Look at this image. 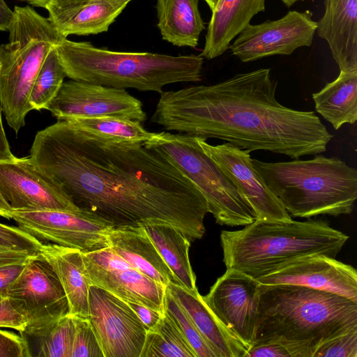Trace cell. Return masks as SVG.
Masks as SVG:
<instances>
[{"instance_id":"37","label":"cell","mask_w":357,"mask_h":357,"mask_svg":"<svg viewBox=\"0 0 357 357\" xmlns=\"http://www.w3.org/2000/svg\"><path fill=\"white\" fill-rule=\"evenodd\" d=\"M0 357H31L24 337L0 329Z\"/></svg>"},{"instance_id":"5","label":"cell","mask_w":357,"mask_h":357,"mask_svg":"<svg viewBox=\"0 0 357 357\" xmlns=\"http://www.w3.org/2000/svg\"><path fill=\"white\" fill-rule=\"evenodd\" d=\"M56 49L66 77L73 80L160 93L167 84L202 79L200 54L116 52L67 38Z\"/></svg>"},{"instance_id":"10","label":"cell","mask_w":357,"mask_h":357,"mask_svg":"<svg viewBox=\"0 0 357 357\" xmlns=\"http://www.w3.org/2000/svg\"><path fill=\"white\" fill-rule=\"evenodd\" d=\"M6 295L27 321L30 333L47 327L69 313L68 300L51 265L38 252L26 262Z\"/></svg>"},{"instance_id":"34","label":"cell","mask_w":357,"mask_h":357,"mask_svg":"<svg viewBox=\"0 0 357 357\" xmlns=\"http://www.w3.org/2000/svg\"><path fill=\"white\" fill-rule=\"evenodd\" d=\"M313 357H357V326L322 343Z\"/></svg>"},{"instance_id":"42","label":"cell","mask_w":357,"mask_h":357,"mask_svg":"<svg viewBox=\"0 0 357 357\" xmlns=\"http://www.w3.org/2000/svg\"><path fill=\"white\" fill-rule=\"evenodd\" d=\"M1 109L0 107V162L8 161L15 158L12 153L2 123Z\"/></svg>"},{"instance_id":"15","label":"cell","mask_w":357,"mask_h":357,"mask_svg":"<svg viewBox=\"0 0 357 357\" xmlns=\"http://www.w3.org/2000/svg\"><path fill=\"white\" fill-rule=\"evenodd\" d=\"M82 257L91 284L126 303L165 312L166 287L139 272L109 247L82 252Z\"/></svg>"},{"instance_id":"21","label":"cell","mask_w":357,"mask_h":357,"mask_svg":"<svg viewBox=\"0 0 357 357\" xmlns=\"http://www.w3.org/2000/svg\"><path fill=\"white\" fill-rule=\"evenodd\" d=\"M109 247L139 272L167 287L178 283L142 226H114Z\"/></svg>"},{"instance_id":"6","label":"cell","mask_w":357,"mask_h":357,"mask_svg":"<svg viewBox=\"0 0 357 357\" xmlns=\"http://www.w3.org/2000/svg\"><path fill=\"white\" fill-rule=\"evenodd\" d=\"M254 168L292 216L350 214L357 198V170L335 157L266 162Z\"/></svg>"},{"instance_id":"7","label":"cell","mask_w":357,"mask_h":357,"mask_svg":"<svg viewBox=\"0 0 357 357\" xmlns=\"http://www.w3.org/2000/svg\"><path fill=\"white\" fill-rule=\"evenodd\" d=\"M9 40L0 45V107L16 134L32 110L29 95L50 51L66 38L30 6H15Z\"/></svg>"},{"instance_id":"18","label":"cell","mask_w":357,"mask_h":357,"mask_svg":"<svg viewBox=\"0 0 357 357\" xmlns=\"http://www.w3.org/2000/svg\"><path fill=\"white\" fill-rule=\"evenodd\" d=\"M255 279L260 284H291L319 289L357 303L356 270L324 255L300 257Z\"/></svg>"},{"instance_id":"22","label":"cell","mask_w":357,"mask_h":357,"mask_svg":"<svg viewBox=\"0 0 357 357\" xmlns=\"http://www.w3.org/2000/svg\"><path fill=\"white\" fill-rule=\"evenodd\" d=\"M167 287L218 357H245L250 347L217 319L197 289L189 290L174 282Z\"/></svg>"},{"instance_id":"43","label":"cell","mask_w":357,"mask_h":357,"mask_svg":"<svg viewBox=\"0 0 357 357\" xmlns=\"http://www.w3.org/2000/svg\"><path fill=\"white\" fill-rule=\"evenodd\" d=\"M13 15V10L7 6L4 0H0V31H8Z\"/></svg>"},{"instance_id":"44","label":"cell","mask_w":357,"mask_h":357,"mask_svg":"<svg viewBox=\"0 0 357 357\" xmlns=\"http://www.w3.org/2000/svg\"><path fill=\"white\" fill-rule=\"evenodd\" d=\"M12 211L10 205L5 201L0 194V216L10 220V213Z\"/></svg>"},{"instance_id":"1","label":"cell","mask_w":357,"mask_h":357,"mask_svg":"<svg viewBox=\"0 0 357 357\" xmlns=\"http://www.w3.org/2000/svg\"><path fill=\"white\" fill-rule=\"evenodd\" d=\"M29 158L78 208L115 226H172L190 241L205 233L202 194L144 142L98 138L58 120L37 132Z\"/></svg>"},{"instance_id":"8","label":"cell","mask_w":357,"mask_h":357,"mask_svg":"<svg viewBox=\"0 0 357 357\" xmlns=\"http://www.w3.org/2000/svg\"><path fill=\"white\" fill-rule=\"evenodd\" d=\"M144 144L171 162L195 184L206 199L208 213L218 224L245 226L256 220L251 206L204 151L197 137L184 133L155 132Z\"/></svg>"},{"instance_id":"27","label":"cell","mask_w":357,"mask_h":357,"mask_svg":"<svg viewBox=\"0 0 357 357\" xmlns=\"http://www.w3.org/2000/svg\"><path fill=\"white\" fill-rule=\"evenodd\" d=\"M155 245L178 284L189 290L197 289L196 276L189 259L190 241L180 229L172 226H142Z\"/></svg>"},{"instance_id":"9","label":"cell","mask_w":357,"mask_h":357,"mask_svg":"<svg viewBox=\"0 0 357 357\" xmlns=\"http://www.w3.org/2000/svg\"><path fill=\"white\" fill-rule=\"evenodd\" d=\"M10 220L40 241L78 249L82 252L109 247L107 235L115 226L97 214L82 208L12 210Z\"/></svg>"},{"instance_id":"14","label":"cell","mask_w":357,"mask_h":357,"mask_svg":"<svg viewBox=\"0 0 357 357\" xmlns=\"http://www.w3.org/2000/svg\"><path fill=\"white\" fill-rule=\"evenodd\" d=\"M202 298L217 319L249 347L254 343L259 306V282L227 268Z\"/></svg>"},{"instance_id":"20","label":"cell","mask_w":357,"mask_h":357,"mask_svg":"<svg viewBox=\"0 0 357 357\" xmlns=\"http://www.w3.org/2000/svg\"><path fill=\"white\" fill-rule=\"evenodd\" d=\"M317 35L328 44L340 70H357V0H324Z\"/></svg>"},{"instance_id":"41","label":"cell","mask_w":357,"mask_h":357,"mask_svg":"<svg viewBox=\"0 0 357 357\" xmlns=\"http://www.w3.org/2000/svg\"><path fill=\"white\" fill-rule=\"evenodd\" d=\"M36 254L0 245V266L24 262Z\"/></svg>"},{"instance_id":"3","label":"cell","mask_w":357,"mask_h":357,"mask_svg":"<svg viewBox=\"0 0 357 357\" xmlns=\"http://www.w3.org/2000/svg\"><path fill=\"white\" fill-rule=\"evenodd\" d=\"M355 326L357 303L351 300L301 285L259 283L253 344L281 342L313 357L322 343Z\"/></svg>"},{"instance_id":"26","label":"cell","mask_w":357,"mask_h":357,"mask_svg":"<svg viewBox=\"0 0 357 357\" xmlns=\"http://www.w3.org/2000/svg\"><path fill=\"white\" fill-rule=\"evenodd\" d=\"M316 111L338 130L357 120V70H340L337 78L312 95Z\"/></svg>"},{"instance_id":"13","label":"cell","mask_w":357,"mask_h":357,"mask_svg":"<svg viewBox=\"0 0 357 357\" xmlns=\"http://www.w3.org/2000/svg\"><path fill=\"white\" fill-rule=\"evenodd\" d=\"M309 10L289 11L276 20L248 24L229 48L241 61H254L273 55H290L301 47H310L317 22Z\"/></svg>"},{"instance_id":"48","label":"cell","mask_w":357,"mask_h":357,"mask_svg":"<svg viewBox=\"0 0 357 357\" xmlns=\"http://www.w3.org/2000/svg\"><path fill=\"white\" fill-rule=\"evenodd\" d=\"M123 1H126V2H127L128 3L132 0H123Z\"/></svg>"},{"instance_id":"31","label":"cell","mask_w":357,"mask_h":357,"mask_svg":"<svg viewBox=\"0 0 357 357\" xmlns=\"http://www.w3.org/2000/svg\"><path fill=\"white\" fill-rule=\"evenodd\" d=\"M66 77L54 47L44 60L34 81L29 102L33 109H46L58 93Z\"/></svg>"},{"instance_id":"35","label":"cell","mask_w":357,"mask_h":357,"mask_svg":"<svg viewBox=\"0 0 357 357\" xmlns=\"http://www.w3.org/2000/svg\"><path fill=\"white\" fill-rule=\"evenodd\" d=\"M43 243L19 227L0 222V245L31 253L39 252Z\"/></svg>"},{"instance_id":"24","label":"cell","mask_w":357,"mask_h":357,"mask_svg":"<svg viewBox=\"0 0 357 357\" xmlns=\"http://www.w3.org/2000/svg\"><path fill=\"white\" fill-rule=\"evenodd\" d=\"M39 253L51 265L66 296L69 313L74 317L88 318L89 289L82 252L54 243H43Z\"/></svg>"},{"instance_id":"19","label":"cell","mask_w":357,"mask_h":357,"mask_svg":"<svg viewBox=\"0 0 357 357\" xmlns=\"http://www.w3.org/2000/svg\"><path fill=\"white\" fill-rule=\"evenodd\" d=\"M127 4L123 0H50L45 8L54 27L67 38L106 32Z\"/></svg>"},{"instance_id":"39","label":"cell","mask_w":357,"mask_h":357,"mask_svg":"<svg viewBox=\"0 0 357 357\" xmlns=\"http://www.w3.org/2000/svg\"><path fill=\"white\" fill-rule=\"evenodd\" d=\"M137 314L146 331L156 326L162 318L163 314L137 303H127Z\"/></svg>"},{"instance_id":"30","label":"cell","mask_w":357,"mask_h":357,"mask_svg":"<svg viewBox=\"0 0 357 357\" xmlns=\"http://www.w3.org/2000/svg\"><path fill=\"white\" fill-rule=\"evenodd\" d=\"M66 121L89 135L119 142H145L155 133L144 129L138 121L116 117L77 118Z\"/></svg>"},{"instance_id":"16","label":"cell","mask_w":357,"mask_h":357,"mask_svg":"<svg viewBox=\"0 0 357 357\" xmlns=\"http://www.w3.org/2000/svg\"><path fill=\"white\" fill-rule=\"evenodd\" d=\"M204 151L230 179L255 212L256 220L289 221V213L254 168L250 151L229 142L211 145L197 137Z\"/></svg>"},{"instance_id":"12","label":"cell","mask_w":357,"mask_h":357,"mask_svg":"<svg viewBox=\"0 0 357 357\" xmlns=\"http://www.w3.org/2000/svg\"><path fill=\"white\" fill-rule=\"evenodd\" d=\"M47 110L58 120L116 117L144 122L142 102L126 89L82 81L63 82Z\"/></svg>"},{"instance_id":"23","label":"cell","mask_w":357,"mask_h":357,"mask_svg":"<svg viewBox=\"0 0 357 357\" xmlns=\"http://www.w3.org/2000/svg\"><path fill=\"white\" fill-rule=\"evenodd\" d=\"M266 0H218L207 28L201 56L213 59L225 52L231 42L265 10Z\"/></svg>"},{"instance_id":"45","label":"cell","mask_w":357,"mask_h":357,"mask_svg":"<svg viewBox=\"0 0 357 357\" xmlns=\"http://www.w3.org/2000/svg\"><path fill=\"white\" fill-rule=\"evenodd\" d=\"M23 1H26L29 3L31 5H34L36 6L43 7L45 8L47 3L50 0H20Z\"/></svg>"},{"instance_id":"46","label":"cell","mask_w":357,"mask_h":357,"mask_svg":"<svg viewBox=\"0 0 357 357\" xmlns=\"http://www.w3.org/2000/svg\"><path fill=\"white\" fill-rule=\"evenodd\" d=\"M282 2L288 8L291 7L294 3L298 1L303 0H281Z\"/></svg>"},{"instance_id":"25","label":"cell","mask_w":357,"mask_h":357,"mask_svg":"<svg viewBox=\"0 0 357 357\" xmlns=\"http://www.w3.org/2000/svg\"><path fill=\"white\" fill-rule=\"evenodd\" d=\"M199 0H157L158 27L163 40L178 47H195L205 24Z\"/></svg>"},{"instance_id":"4","label":"cell","mask_w":357,"mask_h":357,"mask_svg":"<svg viewBox=\"0 0 357 357\" xmlns=\"http://www.w3.org/2000/svg\"><path fill=\"white\" fill-rule=\"evenodd\" d=\"M349 236L322 220H255L241 229L220 233L223 262L254 278L312 255L335 257Z\"/></svg>"},{"instance_id":"40","label":"cell","mask_w":357,"mask_h":357,"mask_svg":"<svg viewBox=\"0 0 357 357\" xmlns=\"http://www.w3.org/2000/svg\"><path fill=\"white\" fill-rule=\"evenodd\" d=\"M26 261L0 266V296L6 295L8 287L20 275Z\"/></svg>"},{"instance_id":"11","label":"cell","mask_w":357,"mask_h":357,"mask_svg":"<svg viewBox=\"0 0 357 357\" xmlns=\"http://www.w3.org/2000/svg\"><path fill=\"white\" fill-rule=\"evenodd\" d=\"M88 319L104 357H140L146 329L126 302L91 284Z\"/></svg>"},{"instance_id":"33","label":"cell","mask_w":357,"mask_h":357,"mask_svg":"<svg viewBox=\"0 0 357 357\" xmlns=\"http://www.w3.org/2000/svg\"><path fill=\"white\" fill-rule=\"evenodd\" d=\"M73 318L75 331L70 357H104L89 319Z\"/></svg>"},{"instance_id":"28","label":"cell","mask_w":357,"mask_h":357,"mask_svg":"<svg viewBox=\"0 0 357 357\" xmlns=\"http://www.w3.org/2000/svg\"><path fill=\"white\" fill-rule=\"evenodd\" d=\"M74 331V318L68 314L47 327L20 334L27 343L31 357H70Z\"/></svg>"},{"instance_id":"2","label":"cell","mask_w":357,"mask_h":357,"mask_svg":"<svg viewBox=\"0 0 357 357\" xmlns=\"http://www.w3.org/2000/svg\"><path fill=\"white\" fill-rule=\"evenodd\" d=\"M269 68L238 73L211 85L162 91L151 122L168 131L217 138L242 149L293 159L326 151L333 135L312 111L276 99Z\"/></svg>"},{"instance_id":"38","label":"cell","mask_w":357,"mask_h":357,"mask_svg":"<svg viewBox=\"0 0 357 357\" xmlns=\"http://www.w3.org/2000/svg\"><path fill=\"white\" fill-rule=\"evenodd\" d=\"M27 326L24 316L13 305L6 295L0 296V328H8L24 332Z\"/></svg>"},{"instance_id":"17","label":"cell","mask_w":357,"mask_h":357,"mask_svg":"<svg viewBox=\"0 0 357 357\" xmlns=\"http://www.w3.org/2000/svg\"><path fill=\"white\" fill-rule=\"evenodd\" d=\"M0 194L12 210L79 209L29 156L0 162Z\"/></svg>"},{"instance_id":"47","label":"cell","mask_w":357,"mask_h":357,"mask_svg":"<svg viewBox=\"0 0 357 357\" xmlns=\"http://www.w3.org/2000/svg\"><path fill=\"white\" fill-rule=\"evenodd\" d=\"M204 1L206 2L208 6H209L211 11L214 9V8L217 3V1H218V0H204Z\"/></svg>"},{"instance_id":"29","label":"cell","mask_w":357,"mask_h":357,"mask_svg":"<svg viewBox=\"0 0 357 357\" xmlns=\"http://www.w3.org/2000/svg\"><path fill=\"white\" fill-rule=\"evenodd\" d=\"M140 357H197V355L165 311L156 326L146 331Z\"/></svg>"},{"instance_id":"32","label":"cell","mask_w":357,"mask_h":357,"mask_svg":"<svg viewBox=\"0 0 357 357\" xmlns=\"http://www.w3.org/2000/svg\"><path fill=\"white\" fill-rule=\"evenodd\" d=\"M165 312L174 321L195 351L197 357H218L192 319L166 287Z\"/></svg>"},{"instance_id":"36","label":"cell","mask_w":357,"mask_h":357,"mask_svg":"<svg viewBox=\"0 0 357 357\" xmlns=\"http://www.w3.org/2000/svg\"><path fill=\"white\" fill-rule=\"evenodd\" d=\"M245 357H307L301 349L281 342L253 344Z\"/></svg>"}]
</instances>
